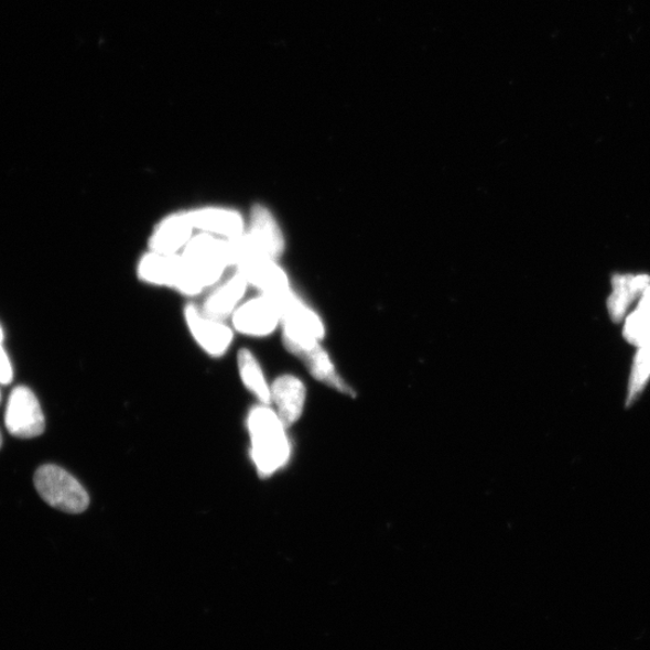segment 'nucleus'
<instances>
[{"label":"nucleus","mask_w":650,"mask_h":650,"mask_svg":"<svg viewBox=\"0 0 650 650\" xmlns=\"http://www.w3.org/2000/svg\"><path fill=\"white\" fill-rule=\"evenodd\" d=\"M650 375V343L642 346L637 354L633 364L632 377L630 382L629 402L632 401L648 381Z\"/></svg>","instance_id":"18"},{"label":"nucleus","mask_w":650,"mask_h":650,"mask_svg":"<svg viewBox=\"0 0 650 650\" xmlns=\"http://www.w3.org/2000/svg\"><path fill=\"white\" fill-rule=\"evenodd\" d=\"M138 277L142 282L195 296L180 254H164L150 251L138 264Z\"/></svg>","instance_id":"4"},{"label":"nucleus","mask_w":650,"mask_h":650,"mask_svg":"<svg viewBox=\"0 0 650 650\" xmlns=\"http://www.w3.org/2000/svg\"><path fill=\"white\" fill-rule=\"evenodd\" d=\"M296 357L304 361L308 372L312 377H315L317 381L349 397L355 396L354 389L343 380V377L339 373H337L333 361L321 344L303 350V353L299 354Z\"/></svg>","instance_id":"14"},{"label":"nucleus","mask_w":650,"mask_h":650,"mask_svg":"<svg viewBox=\"0 0 650 650\" xmlns=\"http://www.w3.org/2000/svg\"><path fill=\"white\" fill-rule=\"evenodd\" d=\"M2 444H3L2 434H0V447H2Z\"/></svg>","instance_id":"21"},{"label":"nucleus","mask_w":650,"mask_h":650,"mask_svg":"<svg viewBox=\"0 0 650 650\" xmlns=\"http://www.w3.org/2000/svg\"><path fill=\"white\" fill-rule=\"evenodd\" d=\"M624 335L636 346L642 347L650 343V288L642 294L639 307L629 317Z\"/></svg>","instance_id":"17"},{"label":"nucleus","mask_w":650,"mask_h":650,"mask_svg":"<svg viewBox=\"0 0 650 650\" xmlns=\"http://www.w3.org/2000/svg\"><path fill=\"white\" fill-rule=\"evenodd\" d=\"M232 325L237 332L252 337H266L274 333L282 323L281 312L268 295H260L241 304L234 312Z\"/></svg>","instance_id":"6"},{"label":"nucleus","mask_w":650,"mask_h":650,"mask_svg":"<svg viewBox=\"0 0 650 650\" xmlns=\"http://www.w3.org/2000/svg\"><path fill=\"white\" fill-rule=\"evenodd\" d=\"M4 334L2 328H0V345H3Z\"/></svg>","instance_id":"20"},{"label":"nucleus","mask_w":650,"mask_h":650,"mask_svg":"<svg viewBox=\"0 0 650 650\" xmlns=\"http://www.w3.org/2000/svg\"><path fill=\"white\" fill-rule=\"evenodd\" d=\"M193 226L186 213H177L165 217L154 228L149 240L152 252L178 254L193 238Z\"/></svg>","instance_id":"12"},{"label":"nucleus","mask_w":650,"mask_h":650,"mask_svg":"<svg viewBox=\"0 0 650 650\" xmlns=\"http://www.w3.org/2000/svg\"><path fill=\"white\" fill-rule=\"evenodd\" d=\"M239 372L247 389L262 402V405L271 404L270 386L266 380L262 368L251 350L242 348L238 356Z\"/></svg>","instance_id":"16"},{"label":"nucleus","mask_w":650,"mask_h":650,"mask_svg":"<svg viewBox=\"0 0 650 650\" xmlns=\"http://www.w3.org/2000/svg\"><path fill=\"white\" fill-rule=\"evenodd\" d=\"M613 282L615 292L609 297L608 310L610 317L619 322L626 315L633 299L642 295L650 288V278L647 275H617Z\"/></svg>","instance_id":"15"},{"label":"nucleus","mask_w":650,"mask_h":650,"mask_svg":"<svg viewBox=\"0 0 650 650\" xmlns=\"http://www.w3.org/2000/svg\"><path fill=\"white\" fill-rule=\"evenodd\" d=\"M247 288L249 283L238 272L206 297L203 314L218 321L229 318L241 305Z\"/></svg>","instance_id":"13"},{"label":"nucleus","mask_w":650,"mask_h":650,"mask_svg":"<svg viewBox=\"0 0 650 650\" xmlns=\"http://www.w3.org/2000/svg\"><path fill=\"white\" fill-rule=\"evenodd\" d=\"M249 234L260 253L278 259L284 252V237L278 220L263 205H254L250 215Z\"/></svg>","instance_id":"11"},{"label":"nucleus","mask_w":650,"mask_h":650,"mask_svg":"<svg viewBox=\"0 0 650 650\" xmlns=\"http://www.w3.org/2000/svg\"><path fill=\"white\" fill-rule=\"evenodd\" d=\"M0 400H2V394H0Z\"/></svg>","instance_id":"22"},{"label":"nucleus","mask_w":650,"mask_h":650,"mask_svg":"<svg viewBox=\"0 0 650 650\" xmlns=\"http://www.w3.org/2000/svg\"><path fill=\"white\" fill-rule=\"evenodd\" d=\"M251 436V457L262 478L270 477L289 463L291 442L275 410L269 405L254 408L247 420Z\"/></svg>","instance_id":"1"},{"label":"nucleus","mask_w":650,"mask_h":650,"mask_svg":"<svg viewBox=\"0 0 650 650\" xmlns=\"http://www.w3.org/2000/svg\"><path fill=\"white\" fill-rule=\"evenodd\" d=\"M239 274L247 283L253 285L262 294L275 296L291 291L290 281L275 259L263 254H254L238 267Z\"/></svg>","instance_id":"8"},{"label":"nucleus","mask_w":650,"mask_h":650,"mask_svg":"<svg viewBox=\"0 0 650 650\" xmlns=\"http://www.w3.org/2000/svg\"><path fill=\"white\" fill-rule=\"evenodd\" d=\"M186 214L194 229L219 239H234L246 232L243 216L228 207H201Z\"/></svg>","instance_id":"9"},{"label":"nucleus","mask_w":650,"mask_h":650,"mask_svg":"<svg viewBox=\"0 0 650 650\" xmlns=\"http://www.w3.org/2000/svg\"><path fill=\"white\" fill-rule=\"evenodd\" d=\"M34 485L50 506L65 513H83L89 497L79 480L56 465H44L34 476Z\"/></svg>","instance_id":"3"},{"label":"nucleus","mask_w":650,"mask_h":650,"mask_svg":"<svg viewBox=\"0 0 650 650\" xmlns=\"http://www.w3.org/2000/svg\"><path fill=\"white\" fill-rule=\"evenodd\" d=\"M12 380V367L8 355L0 345V384H9Z\"/></svg>","instance_id":"19"},{"label":"nucleus","mask_w":650,"mask_h":650,"mask_svg":"<svg viewBox=\"0 0 650 650\" xmlns=\"http://www.w3.org/2000/svg\"><path fill=\"white\" fill-rule=\"evenodd\" d=\"M180 256L197 295L213 288L229 268L225 239L206 232L193 237Z\"/></svg>","instance_id":"2"},{"label":"nucleus","mask_w":650,"mask_h":650,"mask_svg":"<svg viewBox=\"0 0 650 650\" xmlns=\"http://www.w3.org/2000/svg\"><path fill=\"white\" fill-rule=\"evenodd\" d=\"M185 319L194 340L213 357L224 356L229 349L234 335L223 321L207 317L192 304L185 307Z\"/></svg>","instance_id":"7"},{"label":"nucleus","mask_w":650,"mask_h":650,"mask_svg":"<svg viewBox=\"0 0 650 650\" xmlns=\"http://www.w3.org/2000/svg\"><path fill=\"white\" fill-rule=\"evenodd\" d=\"M271 402L285 426H291L302 418L306 401V387L293 375H283L270 386Z\"/></svg>","instance_id":"10"},{"label":"nucleus","mask_w":650,"mask_h":650,"mask_svg":"<svg viewBox=\"0 0 650 650\" xmlns=\"http://www.w3.org/2000/svg\"><path fill=\"white\" fill-rule=\"evenodd\" d=\"M6 424L12 436L33 438L45 431V418L32 390L20 386L12 390L8 401Z\"/></svg>","instance_id":"5"}]
</instances>
